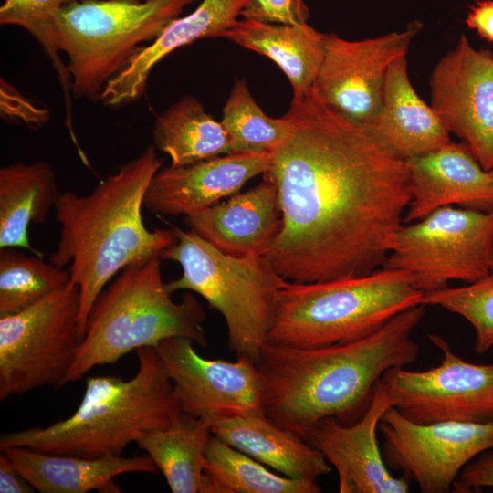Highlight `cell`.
<instances>
[{"label": "cell", "instance_id": "e575fe53", "mask_svg": "<svg viewBox=\"0 0 493 493\" xmlns=\"http://www.w3.org/2000/svg\"><path fill=\"white\" fill-rule=\"evenodd\" d=\"M483 488H493V448L480 453L468 462L455 480L456 493L478 492Z\"/></svg>", "mask_w": 493, "mask_h": 493}, {"label": "cell", "instance_id": "4316f807", "mask_svg": "<svg viewBox=\"0 0 493 493\" xmlns=\"http://www.w3.org/2000/svg\"><path fill=\"white\" fill-rule=\"evenodd\" d=\"M210 422L184 414L175 425L141 433L135 443L153 460L173 493L201 492Z\"/></svg>", "mask_w": 493, "mask_h": 493}, {"label": "cell", "instance_id": "d4e9b609", "mask_svg": "<svg viewBox=\"0 0 493 493\" xmlns=\"http://www.w3.org/2000/svg\"><path fill=\"white\" fill-rule=\"evenodd\" d=\"M58 192L56 173L46 162L17 163L0 169V248L27 249L31 246L28 226L44 223Z\"/></svg>", "mask_w": 493, "mask_h": 493}, {"label": "cell", "instance_id": "f35d334b", "mask_svg": "<svg viewBox=\"0 0 493 493\" xmlns=\"http://www.w3.org/2000/svg\"><path fill=\"white\" fill-rule=\"evenodd\" d=\"M489 172H490L491 175L493 176V169L491 171H489Z\"/></svg>", "mask_w": 493, "mask_h": 493}, {"label": "cell", "instance_id": "9c48e42d", "mask_svg": "<svg viewBox=\"0 0 493 493\" xmlns=\"http://www.w3.org/2000/svg\"><path fill=\"white\" fill-rule=\"evenodd\" d=\"M79 288H63L16 314L0 316V400L65 385L80 343Z\"/></svg>", "mask_w": 493, "mask_h": 493}, {"label": "cell", "instance_id": "d590c367", "mask_svg": "<svg viewBox=\"0 0 493 493\" xmlns=\"http://www.w3.org/2000/svg\"><path fill=\"white\" fill-rule=\"evenodd\" d=\"M466 24L483 39L493 42V0H480L473 5L467 15Z\"/></svg>", "mask_w": 493, "mask_h": 493}, {"label": "cell", "instance_id": "ac0fdd59", "mask_svg": "<svg viewBox=\"0 0 493 493\" xmlns=\"http://www.w3.org/2000/svg\"><path fill=\"white\" fill-rule=\"evenodd\" d=\"M410 202L404 224L449 205L492 212L493 176L462 142L405 160Z\"/></svg>", "mask_w": 493, "mask_h": 493}, {"label": "cell", "instance_id": "484cf974", "mask_svg": "<svg viewBox=\"0 0 493 493\" xmlns=\"http://www.w3.org/2000/svg\"><path fill=\"white\" fill-rule=\"evenodd\" d=\"M154 146L172 166H184L232 153L227 133L194 97L184 96L160 114L153 126Z\"/></svg>", "mask_w": 493, "mask_h": 493}, {"label": "cell", "instance_id": "7a4b0ae2", "mask_svg": "<svg viewBox=\"0 0 493 493\" xmlns=\"http://www.w3.org/2000/svg\"><path fill=\"white\" fill-rule=\"evenodd\" d=\"M425 312V306L418 305L347 343L297 348L267 341L256 362L263 412L307 442L312 427L324 418L355 422L383 375L416 361L419 347L412 333Z\"/></svg>", "mask_w": 493, "mask_h": 493}, {"label": "cell", "instance_id": "6da1fadb", "mask_svg": "<svg viewBox=\"0 0 493 493\" xmlns=\"http://www.w3.org/2000/svg\"><path fill=\"white\" fill-rule=\"evenodd\" d=\"M284 116L288 134L263 174L277 187L281 227L264 257L297 283L383 267L410 202L405 160L312 89Z\"/></svg>", "mask_w": 493, "mask_h": 493}, {"label": "cell", "instance_id": "5bb4252c", "mask_svg": "<svg viewBox=\"0 0 493 493\" xmlns=\"http://www.w3.org/2000/svg\"><path fill=\"white\" fill-rule=\"evenodd\" d=\"M194 341L172 337L155 348L172 382L184 414L210 424L217 419L263 411L261 376L256 362L209 359L198 354Z\"/></svg>", "mask_w": 493, "mask_h": 493}, {"label": "cell", "instance_id": "1f68e13d", "mask_svg": "<svg viewBox=\"0 0 493 493\" xmlns=\"http://www.w3.org/2000/svg\"><path fill=\"white\" fill-rule=\"evenodd\" d=\"M421 304L438 306L466 319L474 328V350L485 353L493 348V274L456 288L425 292Z\"/></svg>", "mask_w": 493, "mask_h": 493}, {"label": "cell", "instance_id": "ba28073f", "mask_svg": "<svg viewBox=\"0 0 493 493\" xmlns=\"http://www.w3.org/2000/svg\"><path fill=\"white\" fill-rule=\"evenodd\" d=\"M196 1L78 0L61 8L53 19V37L67 56L72 95L100 100L140 45L155 39Z\"/></svg>", "mask_w": 493, "mask_h": 493}, {"label": "cell", "instance_id": "8d00e7d4", "mask_svg": "<svg viewBox=\"0 0 493 493\" xmlns=\"http://www.w3.org/2000/svg\"><path fill=\"white\" fill-rule=\"evenodd\" d=\"M36 489L20 475L11 460L0 454V493H32Z\"/></svg>", "mask_w": 493, "mask_h": 493}, {"label": "cell", "instance_id": "d6a6232c", "mask_svg": "<svg viewBox=\"0 0 493 493\" xmlns=\"http://www.w3.org/2000/svg\"><path fill=\"white\" fill-rule=\"evenodd\" d=\"M241 16L265 23L303 25L308 23L309 9L304 0H249Z\"/></svg>", "mask_w": 493, "mask_h": 493}, {"label": "cell", "instance_id": "cb8c5ba5", "mask_svg": "<svg viewBox=\"0 0 493 493\" xmlns=\"http://www.w3.org/2000/svg\"><path fill=\"white\" fill-rule=\"evenodd\" d=\"M327 33L309 26L283 25L243 18L222 37L273 60L285 73L293 100L306 96L320 68Z\"/></svg>", "mask_w": 493, "mask_h": 493}, {"label": "cell", "instance_id": "74e56055", "mask_svg": "<svg viewBox=\"0 0 493 493\" xmlns=\"http://www.w3.org/2000/svg\"><path fill=\"white\" fill-rule=\"evenodd\" d=\"M490 273L493 274V241H492V247H491Z\"/></svg>", "mask_w": 493, "mask_h": 493}, {"label": "cell", "instance_id": "52a82bcc", "mask_svg": "<svg viewBox=\"0 0 493 493\" xmlns=\"http://www.w3.org/2000/svg\"><path fill=\"white\" fill-rule=\"evenodd\" d=\"M172 227L176 241L160 258L178 263L182 275L165 283L167 291L201 296L224 318L230 350L257 362L273 324L278 293L288 281L264 256L229 255L192 229Z\"/></svg>", "mask_w": 493, "mask_h": 493}, {"label": "cell", "instance_id": "836d02e7", "mask_svg": "<svg viewBox=\"0 0 493 493\" xmlns=\"http://www.w3.org/2000/svg\"><path fill=\"white\" fill-rule=\"evenodd\" d=\"M1 112L3 116L39 127L48 120V110L35 105L13 86L1 79Z\"/></svg>", "mask_w": 493, "mask_h": 493}, {"label": "cell", "instance_id": "f1b7e54d", "mask_svg": "<svg viewBox=\"0 0 493 493\" xmlns=\"http://www.w3.org/2000/svg\"><path fill=\"white\" fill-rule=\"evenodd\" d=\"M0 249V316L23 311L70 282L68 269L39 255Z\"/></svg>", "mask_w": 493, "mask_h": 493}, {"label": "cell", "instance_id": "3957f363", "mask_svg": "<svg viewBox=\"0 0 493 493\" xmlns=\"http://www.w3.org/2000/svg\"><path fill=\"white\" fill-rule=\"evenodd\" d=\"M163 162L148 145L87 194H59L55 219L59 226L57 249L49 261L68 267L79 288V333L83 339L89 311L100 292L124 268L160 257L176 241L169 229L146 227L142 208L147 189Z\"/></svg>", "mask_w": 493, "mask_h": 493}, {"label": "cell", "instance_id": "8fae6325", "mask_svg": "<svg viewBox=\"0 0 493 493\" xmlns=\"http://www.w3.org/2000/svg\"><path fill=\"white\" fill-rule=\"evenodd\" d=\"M428 338L442 352L439 365L425 371L396 367L380 379L392 406L418 424L492 422L493 362H466L442 337Z\"/></svg>", "mask_w": 493, "mask_h": 493}, {"label": "cell", "instance_id": "9a60e30c", "mask_svg": "<svg viewBox=\"0 0 493 493\" xmlns=\"http://www.w3.org/2000/svg\"><path fill=\"white\" fill-rule=\"evenodd\" d=\"M431 107L484 169H493V53L465 35L434 68Z\"/></svg>", "mask_w": 493, "mask_h": 493}, {"label": "cell", "instance_id": "7c38bea8", "mask_svg": "<svg viewBox=\"0 0 493 493\" xmlns=\"http://www.w3.org/2000/svg\"><path fill=\"white\" fill-rule=\"evenodd\" d=\"M379 428L387 466L402 471L423 493L450 491L463 467L493 448V421L418 424L392 406Z\"/></svg>", "mask_w": 493, "mask_h": 493}, {"label": "cell", "instance_id": "4dcf8cb0", "mask_svg": "<svg viewBox=\"0 0 493 493\" xmlns=\"http://www.w3.org/2000/svg\"><path fill=\"white\" fill-rule=\"evenodd\" d=\"M78 0H4L0 6V24L17 26L26 30L41 45L56 70L65 99L66 116H72L71 79L60 58L54 37L53 19L64 6Z\"/></svg>", "mask_w": 493, "mask_h": 493}, {"label": "cell", "instance_id": "44dd1931", "mask_svg": "<svg viewBox=\"0 0 493 493\" xmlns=\"http://www.w3.org/2000/svg\"><path fill=\"white\" fill-rule=\"evenodd\" d=\"M367 128L383 145L404 160L452 142L440 117L414 90L406 56L398 58L389 67L381 109Z\"/></svg>", "mask_w": 493, "mask_h": 493}, {"label": "cell", "instance_id": "2e32d148", "mask_svg": "<svg viewBox=\"0 0 493 493\" xmlns=\"http://www.w3.org/2000/svg\"><path fill=\"white\" fill-rule=\"evenodd\" d=\"M392 407L379 381L364 414L353 423L327 417L310 430L308 442L334 467L340 493H406L409 481L388 469L377 441L383 414Z\"/></svg>", "mask_w": 493, "mask_h": 493}, {"label": "cell", "instance_id": "d6986e66", "mask_svg": "<svg viewBox=\"0 0 493 493\" xmlns=\"http://www.w3.org/2000/svg\"><path fill=\"white\" fill-rule=\"evenodd\" d=\"M249 0H202L189 15L173 19L147 46L139 47L123 68L111 78L100 100L117 108L138 100L152 68L166 56L196 40L222 37L241 16Z\"/></svg>", "mask_w": 493, "mask_h": 493}, {"label": "cell", "instance_id": "4fadbf2b", "mask_svg": "<svg viewBox=\"0 0 493 493\" xmlns=\"http://www.w3.org/2000/svg\"><path fill=\"white\" fill-rule=\"evenodd\" d=\"M421 25L361 40L327 33L324 56L312 90L347 119L369 127L383 100L391 64L406 56Z\"/></svg>", "mask_w": 493, "mask_h": 493}, {"label": "cell", "instance_id": "7402d4cb", "mask_svg": "<svg viewBox=\"0 0 493 493\" xmlns=\"http://www.w3.org/2000/svg\"><path fill=\"white\" fill-rule=\"evenodd\" d=\"M20 475L41 493H119L114 478L132 472L156 473L149 455L123 457H81L55 455L26 446L2 449Z\"/></svg>", "mask_w": 493, "mask_h": 493}, {"label": "cell", "instance_id": "5b68a950", "mask_svg": "<svg viewBox=\"0 0 493 493\" xmlns=\"http://www.w3.org/2000/svg\"><path fill=\"white\" fill-rule=\"evenodd\" d=\"M205 318L203 306L190 291L180 302L172 299L159 257L130 266L96 299L65 384L96 366L117 362L131 351L156 348L168 338L186 337L207 347Z\"/></svg>", "mask_w": 493, "mask_h": 493}, {"label": "cell", "instance_id": "603a6c76", "mask_svg": "<svg viewBox=\"0 0 493 493\" xmlns=\"http://www.w3.org/2000/svg\"><path fill=\"white\" fill-rule=\"evenodd\" d=\"M211 432L283 476L318 482L331 472L330 464L315 446L279 426L263 411L215 420Z\"/></svg>", "mask_w": 493, "mask_h": 493}, {"label": "cell", "instance_id": "e0dca14e", "mask_svg": "<svg viewBox=\"0 0 493 493\" xmlns=\"http://www.w3.org/2000/svg\"><path fill=\"white\" fill-rule=\"evenodd\" d=\"M270 153L233 152L184 166L161 168L143 200L152 213L189 216L231 196L267 170Z\"/></svg>", "mask_w": 493, "mask_h": 493}, {"label": "cell", "instance_id": "8992f818", "mask_svg": "<svg viewBox=\"0 0 493 493\" xmlns=\"http://www.w3.org/2000/svg\"><path fill=\"white\" fill-rule=\"evenodd\" d=\"M423 295L409 272L385 267L343 279L288 281L278 293L267 341L316 348L358 341L421 305Z\"/></svg>", "mask_w": 493, "mask_h": 493}, {"label": "cell", "instance_id": "83f0119b", "mask_svg": "<svg viewBox=\"0 0 493 493\" xmlns=\"http://www.w3.org/2000/svg\"><path fill=\"white\" fill-rule=\"evenodd\" d=\"M317 482L276 474L265 465L212 435L204 458L200 493H319Z\"/></svg>", "mask_w": 493, "mask_h": 493}, {"label": "cell", "instance_id": "277c9868", "mask_svg": "<svg viewBox=\"0 0 493 493\" xmlns=\"http://www.w3.org/2000/svg\"><path fill=\"white\" fill-rule=\"evenodd\" d=\"M136 354L139 365L133 377H89L70 416L46 427L3 434L0 449L26 446L89 458L121 456L141 433L177 425L184 414L156 349L140 348Z\"/></svg>", "mask_w": 493, "mask_h": 493}, {"label": "cell", "instance_id": "30bf717a", "mask_svg": "<svg viewBox=\"0 0 493 493\" xmlns=\"http://www.w3.org/2000/svg\"><path fill=\"white\" fill-rule=\"evenodd\" d=\"M493 211L453 205L403 224L383 267L409 272L424 293L490 273Z\"/></svg>", "mask_w": 493, "mask_h": 493}, {"label": "cell", "instance_id": "f546056e", "mask_svg": "<svg viewBox=\"0 0 493 493\" xmlns=\"http://www.w3.org/2000/svg\"><path fill=\"white\" fill-rule=\"evenodd\" d=\"M221 122L233 152L272 153L287 138L289 121L267 116L252 97L246 80L236 79Z\"/></svg>", "mask_w": 493, "mask_h": 493}, {"label": "cell", "instance_id": "ffe728a7", "mask_svg": "<svg viewBox=\"0 0 493 493\" xmlns=\"http://www.w3.org/2000/svg\"><path fill=\"white\" fill-rule=\"evenodd\" d=\"M185 224L221 251L238 257L265 256L281 227L276 185L264 178L197 214Z\"/></svg>", "mask_w": 493, "mask_h": 493}]
</instances>
